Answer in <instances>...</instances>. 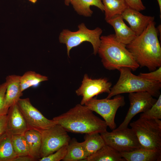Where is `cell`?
I'll list each match as a JSON object with an SVG mask.
<instances>
[{"instance_id": "obj_1", "label": "cell", "mask_w": 161, "mask_h": 161, "mask_svg": "<svg viewBox=\"0 0 161 161\" xmlns=\"http://www.w3.org/2000/svg\"><path fill=\"white\" fill-rule=\"evenodd\" d=\"M126 47L140 66L151 71L161 66V47L154 21Z\"/></svg>"}, {"instance_id": "obj_2", "label": "cell", "mask_w": 161, "mask_h": 161, "mask_svg": "<svg viewBox=\"0 0 161 161\" xmlns=\"http://www.w3.org/2000/svg\"><path fill=\"white\" fill-rule=\"evenodd\" d=\"M52 119L67 132L100 134L107 131V126L105 121L95 115L86 106L80 104Z\"/></svg>"}, {"instance_id": "obj_3", "label": "cell", "mask_w": 161, "mask_h": 161, "mask_svg": "<svg viewBox=\"0 0 161 161\" xmlns=\"http://www.w3.org/2000/svg\"><path fill=\"white\" fill-rule=\"evenodd\" d=\"M97 53L104 67L109 70L127 67L133 71L140 67L126 45L115 38L114 34L100 36Z\"/></svg>"}, {"instance_id": "obj_4", "label": "cell", "mask_w": 161, "mask_h": 161, "mask_svg": "<svg viewBox=\"0 0 161 161\" xmlns=\"http://www.w3.org/2000/svg\"><path fill=\"white\" fill-rule=\"evenodd\" d=\"M120 75L116 83L111 88L106 98L124 93L146 91L153 97H158L161 94V82L151 81L133 74L131 69L122 67L118 70Z\"/></svg>"}, {"instance_id": "obj_5", "label": "cell", "mask_w": 161, "mask_h": 161, "mask_svg": "<svg viewBox=\"0 0 161 161\" xmlns=\"http://www.w3.org/2000/svg\"><path fill=\"white\" fill-rule=\"evenodd\" d=\"M141 148L161 151V120L140 118L131 123Z\"/></svg>"}, {"instance_id": "obj_6", "label": "cell", "mask_w": 161, "mask_h": 161, "mask_svg": "<svg viewBox=\"0 0 161 161\" xmlns=\"http://www.w3.org/2000/svg\"><path fill=\"white\" fill-rule=\"evenodd\" d=\"M78 28V30L73 32L64 29L60 34L59 41L66 45L68 56H69L70 51L73 48L86 41L91 43L93 48V53L96 55L100 43V37L102 30L99 27L93 30L89 29L83 23L79 24Z\"/></svg>"}, {"instance_id": "obj_7", "label": "cell", "mask_w": 161, "mask_h": 161, "mask_svg": "<svg viewBox=\"0 0 161 161\" xmlns=\"http://www.w3.org/2000/svg\"><path fill=\"white\" fill-rule=\"evenodd\" d=\"M125 102L124 96L116 95L112 99H98L93 97L84 104L93 112H95L104 119L107 126L111 130L116 129L115 117L118 109L124 106Z\"/></svg>"}, {"instance_id": "obj_8", "label": "cell", "mask_w": 161, "mask_h": 161, "mask_svg": "<svg viewBox=\"0 0 161 161\" xmlns=\"http://www.w3.org/2000/svg\"><path fill=\"white\" fill-rule=\"evenodd\" d=\"M106 144L119 152H129L141 148L134 131L128 127L111 132L107 131L100 133Z\"/></svg>"}, {"instance_id": "obj_9", "label": "cell", "mask_w": 161, "mask_h": 161, "mask_svg": "<svg viewBox=\"0 0 161 161\" xmlns=\"http://www.w3.org/2000/svg\"><path fill=\"white\" fill-rule=\"evenodd\" d=\"M41 133V158L54 153L65 145H68L71 140L67 131L58 124L44 130Z\"/></svg>"}, {"instance_id": "obj_10", "label": "cell", "mask_w": 161, "mask_h": 161, "mask_svg": "<svg viewBox=\"0 0 161 161\" xmlns=\"http://www.w3.org/2000/svg\"><path fill=\"white\" fill-rule=\"evenodd\" d=\"M17 104L24 118L29 130L34 129L41 132L56 124L53 119H48L34 107L29 98H20Z\"/></svg>"}, {"instance_id": "obj_11", "label": "cell", "mask_w": 161, "mask_h": 161, "mask_svg": "<svg viewBox=\"0 0 161 161\" xmlns=\"http://www.w3.org/2000/svg\"><path fill=\"white\" fill-rule=\"evenodd\" d=\"M128 97L130 105L127 114L123 122L115 130L127 128L131 120L135 115L148 110L157 100L146 91L130 93Z\"/></svg>"}, {"instance_id": "obj_12", "label": "cell", "mask_w": 161, "mask_h": 161, "mask_svg": "<svg viewBox=\"0 0 161 161\" xmlns=\"http://www.w3.org/2000/svg\"><path fill=\"white\" fill-rule=\"evenodd\" d=\"M112 86V83L106 78L92 79L85 74L80 86L75 92L77 95L82 96L80 104L84 105L95 96L103 93H109Z\"/></svg>"}, {"instance_id": "obj_13", "label": "cell", "mask_w": 161, "mask_h": 161, "mask_svg": "<svg viewBox=\"0 0 161 161\" xmlns=\"http://www.w3.org/2000/svg\"><path fill=\"white\" fill-rule=\"evenodd\" d=\"M137 36L140 35L149 24L154 21V17L144 15L140 11L127 7L121 15Z\"/></svg>"}, {"instance_id": "obj_14", "label": "cell", "mask_w": 161, "mask_h": 161, "mask_svg": "<svg viewBox=\"0 0 161 161\" xmlns=\"http://www.w3.org/2000/svg\"><path fill=\"white\" fill-rule=\"evenodd\" d=\"M7 115V131L11 135H24L29 129L17 104L9 108Z\"/></svg>"}, {"instance_id": "obj_15", "label": "cell", "mask_w": 161, "mask_h": 161, "mask_svg": "<svg viewBox=\"0 0 161 161\" xmlns=\"http://www.w3.org/2000/svg\"><path fill=\"white\" fill-rule=\"evenodd\" d=\"M106 21L114 28L115 38L119 42L126 45L136 37L134 32L124 23L121 15L115 16Z\"/></svg>"}, {"instance_id": "obj_16", "label": "cell", "mask_w": 161, "mask_h": 161, "mask_svg": "<svg viewBox=\"0 0 161 161\" xmlns=\"http://www.w3.org/2000/svg\"><path fill=\"white\" fill-rule=\"evenodd\" d=\"M20 76L12 75L6 78L7 88L4 99L5 107L7 109L17 104L20 97L22 96L20 83Z\"/></svg>"}, {"instance_id": "obj_17", "label": "cell", "mask_w": 161, "mask_h": 161, "mask_svg": "<svg viewBox=\"0 0 161 161\" xmlns=\"http://www.w3.org/2000/svg\"><path fill=\"white\" fill-rule=\"evenodd\" d=\"M120 153L126 161H161V151L140 148L131 152Z\"/></svg>"}, {"instance_id": "obj_18", "label": "cell", "mask_w": 161, "mask_h": 161, "mask_svg": "<svg viewBox=\"0 0 161 161\" xmlns=\"http://www.w3.org/2000/svg\"><path fill=\"white\" fill-rule=\"evenodd\" d=\"M24 135L28 145L29 155L37 160H39L41 158V132L34 129H29L25 132Z\"/></svg>"}, {"instance_id": "obj_19", "label": "cell", "mask_w": 161, "mask_h": 161, "mask_svg": "<svg viewBox=\"0 0 161 161\" xmlns=\"http://www.w3.org/2000/svg\"><path fill=\"white\" fill-rule=\"evenodd\" d=\"M85 161H126L120 152L105 144L93 154L87 157Z\"/></svg>"}, {"instance_id": "obj_20", "label": "cell", "mask_w": 161, "mask_h": 161, "mask_svg": "<svg viewBox=\"0 0 161 161\" xmlns=\"http://www.w3.org/2000/svg\"><path fill=\"white\" fill-rule=\"evenodd\" d=\"M100 134H85L84 141L81 142L87 157L94 154L106 144Z\"/></svg>"}, {"instance_id": "obj_21", "label": "cell", "mask_w": 161, "mask_h": 161, "mask_svg": "<svg viewBox=\"0 0 161 161\" xmlns=\"http://www.w3.org/2000/svg\"><path fill=\"white\" fill-rule=\"evenodd\" d=\"M70 4L75 10L79 15L89 17L93 12L90 9L91 6H94L103 12L104 7L101 0H72Z\"/></svg>"}, {"instance_id": "obj_22", "label": "cell", "mask_w": 161, "mask_h": 161, "mask_svg": "<svg viewBox=\"0 0 161 161\" xmlns=\"http://www.w3.org/2000/svg\"><path fill=\"white\" fill-rule=\"evenodd\" d=\"M104 7L106 21L120 15L128 7L125 0H101Z\"/></svg>"}, {"instance_id": "obj_23", "label": "cell", "mask_w": 161, "mask_h": 161, "mask_svg": "<svg viewBox=\"0 0 161 161\" xmlns=\"http://www.w3.org/2000/svg\"><path fill=\"white\" fill-rule=\"evenodd\" d=\"M87 157L81 143L73 138L68 145L66 155L62 161H84Z\"/></svg>"}, {"instance_id": "obj_24", "label": "cell", "mask_w": 161, "mask_h": 161, "mask_svg": "<svg viewBox=\"0 0 161 161\" xmlns=\"http://www.w3.org/2000/svg\"><path fill=\"white\" fill-rule=\"evenodd\" d=\"M16 157L12 146L11 135L6 131L0 137V161H12Z\"/></svg>"}, {"instance_id": "obj_25", "label": "cell", "mask_w": 161, "mask_h": 161, "mask_svg": "<svg viewBox=\"0 0 161 161\" xmlns=\"http://www.w3.org/2000/svg\"><path fill=\"white\" fill-rule=\"evenodd\" d=\"M48 80L47 77L37 73L34 71H28L20 76V83L21 91L30 87L37 86L41 82Z\"/></svg>"}, {"instance_id": "obj_26", "label": "cell", "mask_w": 161, "mask_h": 161, "mask_svg": "<svg viewBox=\"0 0 161 161\" xmlns=\"http://www.w3.org/2000/svg\"><path fill=\"white\" fill-rule=\"evenodd\" d=\"M11 139L17 157L29 155L28 145L24 135H11Z\"/></svg>"}, {"instance_id": "obj_27", "label": "cell", "mask_w": 161, "mask_h": 161, "mask_svg": "<svg viewBox=\"0 0 161 161\" xmlns=\"http://www.w3.org/2000/svg\"><path fill=\"white\" fill-rule=\"evenodd\" d=\"M156 102L147 111L141 114L140 118L148 119H161V95Z\"/></svg>"}, {"instance_id": "obj_28", "label": "cell", "mask_w": 161, "mask_h": 161, "mask_svg": "<svg viewBox=\"0 0 161 161\" xmlns=\"http://www.w3.org/2000/svg\"><path fill=\"white\" fill-rule=\"evenodd\" d=\"M68 145H65L54 153L40 158L39 161H60L64 159L67 152Z\"/></svg>"}, {"instance_id": "obj_29", "label": "cell", "mask_w": 161, "mask_h": 161, "mask_svg": "<svg viewBox=\"0 0 161 161\" xmlns=\"http://www.w3.org/2000/svg\"><path fill=\"white\" fill-rule=\"evenodd\" d=\"M138 75L147 80L161 82V66L149 73H140Z\"/></svg>"}, {"instance_id": "obj_30", "label": "cell", "mask_w": 161, "mask_h": 161, "mask_svg": "<svg viewBox=\"0 0 161 161\" xmlns=\"http://www.w3.org/2000/svg\"><path fill=\"white\" fill-rule=\"evenodd\" d=\"M7 88L6 82L0 85V116L7 114L8 109L5 106L4 99Z\"/></svg>"}, {"instance_id": "obj_31", "label": "cell", "mask_w": 161, "mask_h": 161, "mask_svg": "<svg viewBox=\"0 0 161 161\" xmlns=\"http://www.w3.org/2000/svg\"><path fill=\"white\" fill-rule=\"evenodd\" d=\"M128 7L140 11L145 9L141 0H125Z\"/></svg>"}, {"instance_id": "obj_32", "label": "cell", "mask_w": 161, "mask_h": 161, "mask_svg": "<svg viewBox=\"0 0 161 161\" xmlns=\"http://www.w3.org/2000/svg\"><path fill=\"white\" fill-rule=\"evenodd\" d=\"M7 115L0 116V137L7 131Z\"/></svg>"}, {"instance_id": "obj_33", "label": "cell", "mask_w": 161, "mask_h": 161, "mask_svg": "<svg viewBox=\"0 0 161 161\" xmlns=\"http://www.w3.org/2000/svg\"><path fill=\"white\" fill-rule=\"evenodd\" d=\"M37 160L29 155L17 157L12 161H35Z\"/></svg>"}, {"instance_id": "obj_34", "label": "cell", "mask_w": 161, "mask_h": 161, "mask_svg": "<svg viewBox=\"0 0 161 161\" xmlns=\"http://www.w3.org/2000/svg\"><path fill=\"white\" fill-rule=\"evenodd\" d=\"M72 0H64V3L67 6H69Z\"/></svg>"}, {"instance_id": "obj_35", "label": "cell", "mask_w": 161, "mask_h": 161, "mask_svg": "<svg viewBox=\"0 0 161 161\" xmlns=\"http://www.w3.org/2000/svg\"><path fill=\"white\" fill-rule=\"evenodd\" d=\"M158 32L160 33V37L161 38V25H159L158 27H157V28Z\"/></svg>"}, {"instance_id": "obj_36", "label": "cell", "mask_w": 161, "mask_h": 161, "mask_svg": "<svg viewBox=\"0 0 161 161\" xmlns=\"http://www.w3.org/2000/svg\"><path fill=\"white\" fill-rule=\"evenodd\" d=\"M158 5L159 6L160 9V16H161V0H157Z\"/></svg>"}, {"instance_id": "obj_37", "label": "cell", "mask_w": 161, "mask_h": 161, "mask_svg": "<svg viewBox=\"0 0 161 161\" xmlns=\"http://www.w3.org/2000/svg\"><path fill=\"white\" fill-rule=\"evenodd\" d=\"M31 2L33 3H35L37 1V0H29Z\"/></svg>"}]
</instances>
